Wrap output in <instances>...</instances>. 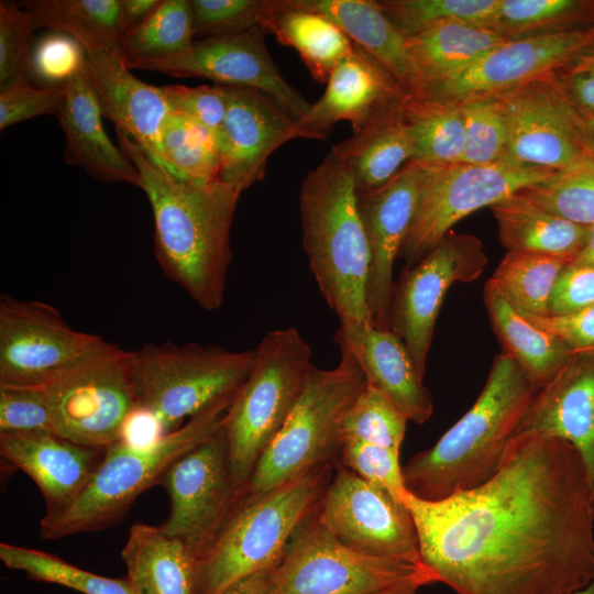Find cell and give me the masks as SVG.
<instances>
[{"mask_svg": "<svg viewBox=\"0 0 594 594\" xmlns=\"http://www.w3.org/2000/svg\"><path fill=\"white\" fill-rule=\"evenodd\" d=\"M403 501L422 563L458 594H570L594 576V492L557 437L517 433L482 485Z\"/></svg>", "mask_w": 594, "mask_h": 594, "instance_id": "cell-1", "label": "cell"}, {"mask_svg": "<svg viewBox=\"0 0 594 594\" xmlns=\"http://www.w3.org/2000/svg\"><path fill=\"white\" fill-rule=\"evenodd\" d=\"M119 147L141 176L154 219V254L165 275L205 310L224 298L232 260L230 230L241 194L217 180L198 185L153 161L129 135L116 130Z\"/></svg>", "mask_w": 594, "mask_h": 594, "instance_id": "cell-2", "label": "cell"}, {"mask_svg": "<svg viewBox=\"0 0 594 594\" xmlns=\"http://www.w3.org/2000/svg\"><path fill=\"white\" fill-rule=\"evenodd\" d=\"M539 388L514 359L497 354L473 406L431 448L402 465L406 491L436 502L490 480Z\"/></svg>", "mask_w": 594, "mask_h": 594, "instance_id": "cell-3", "label": "cell"}, {"mask_svg": "<svg viewBox=\"0 0 594 594\" xmlns=\"http://www.w3.org/2000/svg\"><path fill=\"white\" fill-rule=\"evenodd\" d=\"M356 193L351 172L331 154L310 170L299 195L302 245L320 294L339 321L372 322L370 250Z\"/></svg>", "mask_w": 594, "mask_h": 594, "instance_id": "cell-4", "label": "cell"}, {"mask_svg": "<svg viewBox=\"0 0 594 594\" xmlns=\"http://www.w3.org/2000/svg\"><path fill=\"white\" fill-rule=\"evenodd\" d=\"M232 399L213 405L150 443L122 439L105 448L99 466L74 503L61 515L41 519L40 538L56 540L118 522L142 493L161 483L176 459L219 430Z\"/></svg>", "mask_w": 594, "mask_h": 594, "instance_id": "cell-5", "label": "cell"}, {"mask_svg": "<svg viewBox=\"0 0 594 594\" xmlns=\"http://www.w3.org/2000/svg\"><path fill=\"white\" fill-rule=\"evenodd\" d=\"M330 472L331 464L321 466L256 496L244 491L200 559L198 594H223L274 566L296 529L316 508Z\"/></svg>", "mask_w": 594, "mask_h": 594, "instance_id": "cell-6", "label": "cell"}, {"mask_svg": "<svg viewBox=\"0 0 594 594\" xmlns=\"http://www.w3.org/2000/svg\"><path fill=\"white\" fill-rule=\"evenodd\" d=\"M254 360V349L148 343L131 354L136 410L154 420L160 435L173 431L213 405L232 399Z\"/></svg>", "mask_w": 594, "mask_h": 594, "instance_id": "cell-7", "label": "cell"}, {"mask_svg": "<svg viewBox=\"0 0 594 594\" xmlns=\"http://www.w3.org/2000/svg\"><path fill=\"white\" fill-rule=\"evenodd\" d=\"M253 367L228 407L222 429L235 482H248L297 404L314 365L310 346L295 328L267 332Z\"/></svg>", "mask_w": 594, "mask_h": 594, "instance_id": "cell-8", "label": "cell"}, {"mask_svg": "<svg viewBox=\"0 0 594 594\" xmlns=\"http://www.w3.org/2000/svg\"><path fill=\"white\" fill-rule=\"evenodd\" d=\"M366 381L355 359L341 354L329 370L314 365L283 428L260 458L245 488L256 496L315 469L340 453L345 415Z\"/></svg>", "mask_w": 594, "mask_h": 594, "instance_id": "cell-9", "label": "cell"}, {"mask_svg": "<svg viewBox=\"0 0 594 594\" xmlns=\"http://www.w3.org/2000/svg\"><path fill=\"white\" fill-rule=\"evenodd\" d=\"M407 582L437 581L424 563L346 547L321 525L315 508L274 566L267 594H376Z\"/></svg>", "mask_w": 594, "mask_h": 594, "instance_id": "cell-10", "label": "cell"}, {"mask_svg": "<svg viewBox=\"0 0 594 594\" xmlns=\"http://www.w3.org/2000/svg\"><path fill=\"white\" fill-rule=\"evenodd\" d=\"M419 164L417 209L398 256L407 267L426 256L463 218L547 183L559 173L507 160L484 165Z\"/></svg>", "mask_w": 594, "mask_h": 594, "instance_id": "cell-11", "label": "cell"}, {"mask_svg": "<svg viewBox=\"0 0 594 594\" xmlns=\"http://www.w3.org/2000/svg\"><path fill=\"white\" fill-rule=\"evenodd\" d=\"M131 354L107 341L43 385L55 433L100 449L125 439L127 427L138 414L130 377Z\"/></svg>", "mask_w": 594, "mask_h": 594, "instance_id": "cell-12", "label": "cell"}, {"mask_svg": "<svg viewBox=\"0 0 594 594\" xmlns=\"http://www.w3.org/2000/svg\"><path fill=\"white\" fill-rule=\"evenodd\" d=\"M169 512L160 528L200 559L244 493L234 480L222 425L210 438L176 459L160 483Z\"/></svg>", "mask_w": 594, "mask_h": 594, "instance_id": "cell-13", "label": "cell"}, {"mask_svg": "<svg viewBox=\"0 0 594 594\" xmlns=\"http://www.w3.org/2000/svg\"><path fill=\"white\" fill-rule=\"evenodd\" d=\"M106 342L72 328L50 304L0 296V382L43 386Z\"/></svg>", "mask_w": 594, "mask_h": 594, "instance_id": "cell-14", "label": "cell"}, {"mask_svg": "<svg viewBox=\"0 0 594 594\" xmlns=\"http://www.w3.org/2000/svg\"><path fill=\"white\" fill-rule=\"evenodd\" d=\"M321 525L363 554L422 563L413 518L404 502L339 464L316 507Z\"/></svg>", "mask_w": 594, "mask_h": 594, "instance_id": "cell-15", "label": "cell"}, {"mask_svg": "<svg viewBox=\"0 0 594 594\" xmlns=\"http://www.w3.org/2000/svg\"><path fill=\"white\" fill-rule=\"evenodd\" d=\"M486 264L483 243L476 237L448 233L395 283L389 330L405 343L422 376L446 294L454 283L475 280Z\"/></svg>", "mask_w": 594, "mask_h": 594, "instance_id": "cell-16", "label": "cell"}, {"mask_svg": "<svg viewBox=\"0 0 594 594\" xmlns=\"http://www.w3.org/2000/svg\"><path fill=\"white\" fill-rule=\"evenodd\" d=\"M493 97L508 124L504 160L563 172L593 157L580 138L573 109L556 72Z\"/></svg>", "mask_w": 594, "mask_h": 594, "instance_id": "cell-17", "label": "cell"}, {"mask_svg": "<svg viewBox=\"0 0 594 594\" xmlns=\"http://www.w3.org/2000/svg\"><path fill=\"white\" fill-rule=\"evenodd\" d=\"M594 44V24L508 40L421 99L459 103L493 97L568 66Z\"/></svg>", "mask_w": 594, "mask_h": 594, "instance_id": "cell-18", "label": "cell"}, {"mask_svg": "<svg viewBox=\"0 0 594 594\" xmlns=\"http://www.w3.org/2000/svg\"><path fill=\"white\" fill-rule=\"evenodd\" d=\"M264 34L256 26L239 34L195 40L186 53L152 64L146 70L173 77L207 78L220 86L253 88L298 121L311 103L284 79L265 46Z\"/></svg>", "mask_w": 594, "mask_h": 594, "instance_id": "cell-19", "label": "cell"}, {"mask_svg": "<svg viewBox=\"0 0 594 594\" xmlns=\"http://www.w3.org/2000/svg\"><path fill=\"white\" fill-rule=\"evenodd\" d=\"M420 174L413 160L385 185L356 193L370 250L367 306L373 324L383 330H389L393 267L416 213Z\"/></svg>", "mask_w": 594, "mask_h": 594, "instance_id": "cell-20", "label": "cell"}, {"mask_svg": "<svg viewBox=\"0 0 594 594\" xmlns=\"http://www.w3.org/2000/svg\"><path fill=\"white\" fill-rule=\"evenodd\" d=\"M228 107L218 136L220 180L242 191L265 175L268 157L294 139L324 140L301 128L272 98L253 88L224 86Z\"/></svg>", "mask_w": 594, "mask_h": 594, "instance_id": "cell-21", "label": "cell"}, {"mask_svg": "<svg viewBox=\"0 0 594 594\" xmlns=\"http://www.w3.org/2000/svg\"><path fill=\"white\" fill-rule=\"evenodd\" d=\"M536 431L569 442L581 455L594 492V348L572 351L538 389L516 435Z\"/></svg>", "mask_w": 594, "mask_h": 594, "instance_id": "cell-22", "label": "cell"}, {"mask_svg": "<svg viewBox=\"0 0 594 594\" xmlns=\"http://www.w3.org/2000/svg\"><path fill=\"white\" fill-rule=\"evenodd\" d=\"M0 453L41 491L52 519L65 512L99 466L105 449L82 446L53 431L0 435Z\"/></svg>", "mask_w": 594, "mask_h": 594, "instance_id": "cell-23", "label": "cell"}, {"mask_svg": "<svg viewBox=\"0 0 594 594\" xmlns=\"http://www.w3.org/2000/svg\"><path fill=\"white\" fill-rule=\"evenodd\" d=\"M334 340L341 354H350L366 383L384 393L416 425L432 415L430 392L405 343L392 330L372 322L340 321Z\"/></svg>", "mask_w": 594, "mask_h": 594, "instance_id": "cell-24", "label": "cell"}, {"mask_svg": "<svg viewBox=\"0 0 594 594\" xmlns=\"http://www.w3.org/2000/svg\"><path fill=\"white\" fill-rule=\"evenodd\" d=\"M85 51V66L101 113L165 169L161 132L170 108L161 87L130 73L122 61L103 50Z\"/></svg>", "mask_w": 594, "mask_h": 594, "instance_id": "cell-25", "label": "cell"}, {"mask_svg": "<svg viewBox=\"0 0 594 594\" xmlns=\"http://www.w3.org/2000/svg\"><path fill=\"white\" fill-rule=\"evenodd\" d=\"M409 98L395 77L371 54L353 42L336 66L318 101L297 123L324 138L339 121L361 130L387 106Z\"/></svg>", "mask_w": 594, "mask_h": 594, "instance_id": "cell-26", "label": "cell"}, {"mask_svg": "<svg viewBox=\"0 0 594 594\" xmlns=\"http://www.w3.org/2000/svg\"><path fill=\"white\" fill-rule=\"evenodd\" d=\"M85 64L65 82L57 116L66 139L65 163L107 183L140 187L141 176L129 156L109 139Z\"/></svg>", "mask_w": 594, "mask_h": 594, "instance_id": "cell-27", "label": "cell"}, {"mask_svg": "<svg viewBox=\"0 0 594 594\" xmlns=\"http://www.w3.org/2000/svg\"><path fill=\"white\" fill-rule=\"evenodd\" d=\"M299 9L319 13L336 23L354 43L377 59L411 99L421 85L407 51V36L370 0H289Z\"/></svg>", "mask_w": 594, "mask_h": 594, "instance_id": "cell-28", "label": "cell"}, {"mask_svg": "<svg viewBox=\"0 0 594 594\" xmlns=\"http://www.w3.org/2000/svg\"><path fill=\"white\" fill-rule=\"evenodd\" d=\"M135 594H198L200 558L160 526L133 524L121 550Z\"/></svg>", "mask_w": 594, "mask_h": 594, "instance_id": "cell-29", "label": "cell"}, {"mask_svg": "<svg viewBox=\"0 0 594 594\" xmlns=\"http://www.w3.org/2000/svg\"><path fill=\"white\" fill-rule=\"evenodd\" d=\"M407 99L387 106L351 138L331 148L330 154L351 172L358 190L385 185L415 158L405 119Z\"/></svg>", "mask_w": 594, "mask_h": 594, "instance_id": "cell-30", "label": "cell"}, {"mask_svg": "<svg viewBox=\"0 0 594 594\" xmlns=\"http://www.w3.org/2000/svg\"><path fill=\"white\" fill-rule=\"evenodd\" d=\"M509 38L461 21H440L407 36V51L421 85L433 87L460 75Z\"/></svg>", "mask_w": 594, "mask_h": 594, "instance_id": "cell-31", "label": "cell"}, {"mask_svg": "<svg viewBox=\"0 0 594 594\" xmlns=\"http://www.w3.org/2000/svg\"><path fill=\"white\" fill-rule=\"evenodd\" d=\"M260 28L295 48L311 76L327 84L353 41L328 18L294 7L289 0H267Z\"/></svg>", "mask_w": 594, "mask_h": 594, "instance_id": "cell-32", "label": "cell"}, {"mask_svg": "<svg viewBox=\"0 0 594 594\" xmlns=\"http://www.w3.org/2000/svg\"><path fill=\"white\" fill-rule=\"evenodd\" d=\"M499 241L507 252L565 256L573 260L583 246L587 227L537 206L520 191L491 207Z\"/></svg>", "mask_w": 594, "mask_h": 594, "instance_id": "cell-33", "label": "cell"}, {"mask_svg": "<svg viewBox=\"0 0 594 594\" xmlns=\"http://www.w3.org/2000/svg\"><path fill=\"white\" fill-rule=\"evenodd\" d=\"M484 302L503 352L539 387L546 385L565 363L571 349L559 337L534 324L487 283Z\"/></svg>", "mask_w": 594, "mask_h": 594, "instance_id": "cell-34", "label": "cell"}, {"mask_svg": "<svg viewBox=\"0 0 594 594\" xmlns=\"http://www.w3.org/2000/svg\"><path fill=\"white\" fill-rule=\"evenodd\" d=\"M20 6L35 30L63 32L84 50H103L120 58V0H29Z\"/></svg>", "mask_w": 594, "mask_h": 594, "instance_id": "cell-35", "label": "cell"}, {"mask_svg": "<svg viewBox=\"0 0 594 594\" xmlns=\"http://www.w3.org/2000/svg\"><path fill=\"white\" fill-rule=\"evenodd\" d=\"M195 41L191 0H162L156 10L120 41V59L129 69L146 70L186 53Z\"/></svg>", "mask_w": 594, "mask_h": 594, "instance_id": "cell-36", "label": "cell"}, {"mask_svg": "<svg viewBox=\"0 0 594 594\" xmlns=\"http://www.w3.org/2000/svg\"><path fill=\"white\" fill-rule=\"evenodd\" d=\"M565 256L507 252L486 282L516 310L526 316H548L550 299L564 267Z\"/></svg>", "mask_w": 594, "mask_h": 594, "instance_id": "cell-37", "label": "cell"}, {"mask_svg": "<svg viewBox=\"0 0 594 594\" xmlns=\"http://www.w3.org/2000/svg\"><path fill=\"white\" fill-rule=\"evenodd\" d=\"M161 148L166 168L174 176L198 185L220 179L218 138L195 119L170 110L162 127Z\"/></svg>", "mask_w": 594, "mask_h": 594, "instance_id": "cell-38", "label": "cell"}, {"mask_svg": "<svg viewBox=\"0 0 594 594\" xmlns=\"http://www.w3.org/2000/svg\"><path fill=\"white\" fill-rule=\"evenodd\" d=\"M405 119L414 145V160L435 165L461 163L465 127L458 103L408 98Z\"/></svg>", "mask_w": 594, "mask_h": 594, "instance_id": "cell-39", "label": "cell"}, {"mask_svg": "<svg viewBox=\"0 0 594 594\" xmlns=\"http://www.w3.org/2000/svg\"><path fill=\"white\" fill-rule=\"evenodd\" d=\"M0 559L8 569L22 571L30 580L58 584L81 594H135L127 578L102 576L42 550L1 542Z\"/></svg>", "mask_w": 594, "mask_h": 594, "instance_id": "cell-40", "label": "cell"}, {"mask_svg": "<svg viewBox=\"0 0 594 594\" xmlns=\"http://www.w3.org/2000/svg\"><path fill=\"white\" fill-rule=\"evenodd\" d=\"M594 24L586 1L499 0L492 30L509 40Z\"/></svg>", "mask_w": 594, "mask_h": 594, "instance_id": "cell-41", "label": "cell"}, {"mask_svg": "<svg viewBox=\"0 0 594 594\" xmlns=\"http://www.w3.org/2000/svg\"><path fill=\"white\" fill-rule=\"evenodd\" d=\"M388 20L406 36L440 21H461L491 29L499 0H388L376 1Z\"/></svg>", "mask_w": 594, "mask_h": 594, "instance_id": "cell-42", "label": "cell"}, {"mask_svg": "<svg viewBox=\"0 0 594 594\" xmlns=\"http://www.w3.org/2000/svg\"><path fill=\"white\" fill-rule=\"evenodd\" d=\"M408 419L380 389L367 383L349 408L343 440H358L399 452Z\"/></svg>", "mask_w": 594, "mask_h": 594, "instance_id": "cell-43", "label": "cell"}, {"mask_svg": "<svg viewBox=\"0 0 594 594\" xmlns=\"http://www.w3.org/2000/svg\"><path fill=\"white\" fill-rule=\"evenodd\" d=\"M542 209L574 223L594 224V157L520 191Z\"/></svg>", "mask_w": 594, "mask_h": 594, "instance_id": "cell-44", "label": "cell"}, {"mask_svg": "<svg viewBox=\"0 0 594 594\" xmlns=\"http://www.w3.org/2000/svg\"><path fill=\"white\" fill-rule=\"evenodd\" d=\"M458 105L465 127V150L461 163L484 165L504 160L509 131L497 99L473 98Z\"/></svg>", "mask_w": 594, "mask_h": 594, "instance_id": "cell-45", "label": "cell"}, {"mask_svg": "<svg viewBox=\"0 0 594 594\" xmlns=\"http://www.w3.org/2000/svg\"><path fill=\"white\" fill-rule=\"evenodd\" d=\"M21 8L14 1H0V91L29 78L35 28Z\"/></svg>", "mask_w": 594, "mask_h": 594, "instance_id": "cell-46", "label": "cell"}, {"mask_svg": "<svg viewBox=\"0 0 594 594\" xmlns=\"http://www.w3.org/2000/svg\"><path fill=\"white\" fill-rule=\"evenodd\" d=\"M267 0H191L194 37L208 38L260 26Z\"/></svg>", "mask_w": 594, "mask_h": 594, "instance_id": "cell-47", "label": "cell"}, {"mask_svg": "<svg viewBox=\"0 0 594 594\" xmlns=\"http://www.w3.org/2000/svg\"><path fill=\"white\" fill-rule=\"evenodd\" d=\"M47 431L53 426L44 387L0 382V435Z\"/></svg>", "mask_w": 594, "mask_h": 594, "instance_id": "cell-48", "label": "cell"}, {"mask_svg": "<svg viewBox=\"0 0 594 594\" xmlns=\"http://www.w3.org/2000/svg\"><path fill=\"white\" fill-rule=\"evenodd\" d=\"M341 464L356 473L366 482L388 492L404 502V485L399 452L358 441L344 440L340 453Z\"/></svg>", "mask_w": 594, "mask_h": 594, "instance_id": "cell-49", "label": "cell"}, {"mask_svg": "<svg viewBox=\"0 0 594 594\" xmlns=\"http://www.w3.org/2000/svg\"><path fill=\"white\" fill-rule=\"evenodd\" d=\"M85 64L82 46L69 35H47L33 46L29 76L41 86H62Z\"/></svg>", "mask_w": 594, "mask_h": 594, "instance_id": "cell-50", "label": "cell"}, {"mask_svg": "<svg viewBox=\"0 0 594 594\" xmlns=\"http://www.w3.org/2000/svg\"><path fill=\"white\" fill-rule=\"evenodd\" d=\"M65 94L62 86H34L21 79L0 91V130L38 116H58Z\"/></svg>", "mask_w": 594, "mask_h": 594, "instance_id": "cell-51", "label": "cell"}, {"mask_svg": "<svg viewBox=\"0 0 594 594\" xmlns=\"http://www.w3.org/2000/svg\"><path fill=\"white\" fill-rule=\"evenodd\" d=\"M164 97L172 111L182 112L209 129L217 135L222 129L228 97L224 86H163Z\"/></svg>", "mask_w": 594, "mask_h": 594, "instance_id": "cell-52", "label": "cell"}, {"mask_svg": "<svg viewBox=\"0 0 594 594\" xmlns=\"http://www.w3.org/2000/svg\"><path fill=\"white\" fill-rule=\"evenodd\" d=\"M594 304V266L569 264L554 286L549 315H564Z\"/></svg>", "mask_w": 594, "mask_h": 594, "instance_id": "cell-53", "label": "cell"}, {"mask_svg": "<svg viewBox=\"0 0 594 594\" xmlns=\"http://www.w3.org/2000/svg\"><path fill=\"white\" fill-rule=\"evenodd\" d=\"M524 316L540 329L559 337L571 351L594 348V304L564 315Z\"/></svg>", "mask_w": 594, "mask_h": 594, "instance_id": "cell-54", "label": "cell"}, {"mask_svg": "<svg viewBox=\"0 0 594 594\" xmlns=\"http://www.w3.org/2000/svg\"><path fill=\"white\" fill-rule=\"evenodd\" d=\"M559 84L571 107L579 112H594V73L556 72Z\"/></svg>", "mask_w": 594, "mask_h": 594, "instance_id": "cell-55", "label": "cell"}, {"mask_svg": "<svg viewBox=\"0 0 594 594\" xmlns=\"http://www.w3.org/2000/svg\"><path fill=\"white\" fill-rule=\"evenodd\" d=\"M162 0H120L119 28L124 33L141 25L161 4Z\"/></svg>", "mask_w": 594, "mask_h": 594, "instance_id": "cell-56", "label": "cell"}, {"mask_svg": "<svg viewBox=\"0 0 594 594\" xmlns=\"http://www.w3.org/2000/svg\"><path fill=\"white\" fill-rule=\"evenodd\" d=\"M274 566L262 570L240 581L223 594H267Z\"/></svg>", "mask_w": 594, "mask_h": 594, "instance_id": "cell-57", "label": "cell"}, {"mask_svg": "<svg viewBox=\"0 0 594 594\" xmlns=\"http://www.w3.org/2000/svg\"><path fill=\"white\" fill-rule=\"evenodd\" d=\"M573 112L580 138L587 152L594 157V112H579L574 109Z\"/></svg>", "mask_w": 594, "mask_h": 594, "instance_id": "cell-58", "label": "cell"}, {"mask_svg": "<svg viewBox=\"0 0 594 594\" xmlns=\"http://www.w3.org/2000/svg\"><path fill=\"white\" fill-rule=\"evenodd\" d=\"M570 264L594 266V224L587 227L585 242Z\"/></svg>", "mask_w": 594, "mask_h": 594, "instance_id": "cell-59", "label": "cell"}, {"mask_svg": "<svg viewBox=\"0 0 594 594\" xmlns=\"http://www.w3.org/2000/svg\"><path fill=\"white\" fill-rule=\"evenodd\" d=\"M566 72H593L594 73V44L583 50L564 68Z\"/></svg>", "mask_w": 594, "mask_h": 594, "instance_id": "cell-60", "label": "cell"}, {"mask_svg": "<svg viewBox=\"0 0 594 594\" xmlns=\"http://www.w3.org/2000/svg\"><path fill=\"white\" fill-rule=\"evenodd\" d=\"M424 585L418 582H407L389 587L376 594H417Z\"/></svg>", "mask_w": 594, "mask_h": 594, "instance_id": "cell-61", "label": "cell"}, {"mask_svg": "<svg viewBox=\"0 0 594 594\" xmlns=\"http://www.w3.org/2000/svg\"><path fill=\"white\" fill-rule=\"evenodd\" d=\"M570 594H594V576L585 586Z\"/></svg>", "mask_w": 594, "mask_h": 594, "instance_id": "cell-62", "label": "cell"}, {"mask_svg": "<svg viewBox=\"0 0 594 594\" xmlns=\"http://www.w3.org/2000/svg\"><path fill=\"white\" fill-rule=\"evenodd\" d=\"M586 9H587V14L590 19L594 23V1H586Z\"/></svg>", "mask_w": 594, "mask_h": 594, "instance_id": "cell-63", "label": "cell"}]
</instances>
